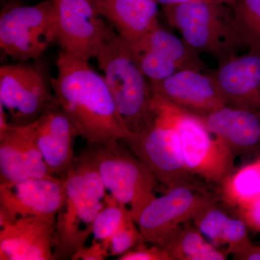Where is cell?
Wrapping results in <instances>:
<instances>
[{
  "label": "cell",
  "mask_w": 260,
  "mask_h": 260,
  "mask_svg": "<svg viewBox=\"0 0 260 260\" xmlns=\"http://www.w3.org/2000/svg\"><path fill=\"white\" fill-rule=\"evenodd\" d=\"M56 69V77H51L53 90L78 136L90 145H116L129 138L104 76L89 61L60 51Z\"/></svg>",
  "instance_id": "cell-1"
},
{
  "label": "cell",
  "mask_w": 260,
  "mask_h": 260,
  "mask_svg": "<svg viewBox=\"0 0 260 260\" xmlns=\"http://www.w3.org/2000/svg\"><path fill=\"white\" fill-rule=\"evenodd\" d=\"M64 177L66 198L56 215L54 238L57 260L73 259L85 246L107 195L90 149L75 158Z\"/></svg>",
  "instance_id": "cell-2"
},
{
  "label": "cell",
  "mask_w": 260,
  "mask_h": 260,
  "mask_svg": "<svg viewBox=\"0 0 260 260\" xmlns=\"http://www.w3.org/2000/svg\"><path fill=\"white\" fill-rule=\"evenodd\" d=\"M96 59L124 125L130 135L138 133L151 120L150 82L135 62L125 41L114 30Z\"/></svg>",
  "instance_id": "cell-3"
},
{
  "label": "cell",
  "mask_w": 260,
  "mask_h": 260,
  "mask_svg": "<svg viewBox=\"0 0 260 260\" xmlns=\"http://www.w3.org/2000/svg\"><path fill=\"white\" fill-rule=\"evenodd\" d=\"M162 9L169 25L199 54H210L220 63L237 55L239 48L244 47L227 5L198 0L165 5Z\"/></svg>",
  "instance_id": "cell-4"
},
{
  "label": "cell",
  "mask_w": 260,
  "mask_h": 260,
  "mask_svg": "<svg viewBox=\"0 0 260 260\" xmlns=\"http://www.w3.org/2000/svg\"><path fill=\"white\" fill-rule=\"evenodd\" d=\"M153 106L177 130L184 161L193 175L218 186L235 170V155L200 116L153 93Z\"/></svg>",
  "instance_id": "cell-5"
},
{
  "label": "cell",
  "mask_w": 260,
  "mask_h": 260,
  "mask_svg": "<svg viewBox=\"0 0 260 260\" xmlns=\"http://www.w3.org/2000/svg\"><path fill=\"white\" fill-rule=\"evenodd\" d=\"M95 165L113 198L124 205L135 222L155 195L156 177L129 150L116 145H90Z\"/></svg>",
  "instance_id": "cell-6"
},
{
  "label": "cell",
  "mask_w": 260,
  "mask_h": 260,
  "mask_svg": "<svg viewBox=\"0 0 260 260\" xmlns=\"http://www.w3.org/2000/svg\"><path fill=\"white\" fill-rule=\"evenodd\" d=\"M0 104L11 119L10 124H31L44 113L59 107L51 77L40 59L18 61L0 68Z\"/></svg>",
  "instance_id": "cell-7"
},
{
  "label": "cell",
  "mask_w": 260,
  "mask_h": 260,
  "mask_svg": "<svg viewBox=\"0 0 260 260\" xmlns=\"http://www.w3.org/2000/svg\"><path fill=\"white\" fill-rule=\"evenodd\" d=\"M56 42L55 13L51 0L1 8L0 47L18 61L40 59Z\"/></svg>",
  "instance_id": "cell-8"
},
{
  "label": "cell",
  "mask_w": 260,
  "mask_h": 260,
  "mask_svg": "<svg viewBox=\"0 0 260 260\" xmlns=\"http://www.w3.org/2000/svg\"><path fill=\"white\" fill-rule=\"evenodd\" d=\"M152 119L138 133L124 141L128 148L153 172L158 182L168 188L198 185L186 167L177 130L152 102Z\"/></svg>",
  "instance_id": "cell-9"
},
{
  "label": "cell",
  "mask_w": 260,
  "mask_h": 260,
  "mask_svg": "<svg viewBox=\"0 0 260 260\" xmlns=\"http://www.w3.org/2000/svg\"><path fill=\"white\" fill-rule=\"evenodd\" d=\"M216 197L205 194L198 185L168 188L165 194L147 205L136 223L144 242L162 246L180 228L195 217Z\"/></svg>",
  "instance_id": "cell-10"
},
{
  "label": "cell",
  "mask_w": 260,
  "mask_h": 260,
  "mask_svg": "<svg viewBox=\"0 0 260 260\" xmlns=\"http://www.w3.org/2000/svg\"><path fill=\"white\" fill-rule=\"evenodd\" d=\"M55 13L56 42L61 51L89 61L96 58L113 30L90 0H51Z\"/></svg>",
  "instance_id": "cell-11"
},
{
  "label": "cell",
  "mask_w": 260,
  "mask_h": 260,
  "mask_svg": "<svg viewBox=\"0 0 260 260\" xmlns=\"http://www.w3.org/2000/svg\"><path fill=\"white\" fill-rule=\"evenodd\" d=\"M126 44L138 68L150 82L160 81L181 70L207 69L198 53L160 25L139 40Z\"/></svg>",
  "instance_id": "cell-12"
},
{
  "label": "cell",
  "mask_w": 260,
  "mask_h": 260,
  "mask_svg": "<svg viewBox=\"0 0 260 260\" xmlns=\"http://www.w3.org/2000/svg\"><path fill=\"white\" fill-rule=\"evenodd\" d=\"M65 198L64 177L30 178L0 184V219L28 215L56 219Z\"/></svg>",
  "instance_id": "cell-13"
},
{
  "label": "cell",
  "mask_w": 260,
  "mask_h": 260,
  "mask_svg": "<svg viewBox=\"0 0 260 260\" xmlns=\"http://www.w3.org/2000/svg\"><path fill=\"white\" fill-rule=\"evenodd\" d=\"M36 125L10 124L0 131V184L53 177L38 145Z\"/></svg>",
  "instance_id": "cell-14"
},
{
  "label": "cell",
  "mask_w": 260,
  "mask_h": 260,
  "mask_svg": "<svg viewBox=\"0 0 260 260\" xmlns=\"http://www.w3.org/2000/svg\"><path fill=\"white\" fill-rule=\"evenodd\" d=\"M54 218L0 219V259L53 260Z\"/></svg>",
  "instance_id": "cell-15"
},
{
  "label": "cell",
  "mask_w": 260,
  "mask_h": 260,
  "mask_svg": "<svg viewBox=\"0 0 260 260\" xmlns=\"http://www.w3.org/2000/svg\"><path fill=\"white\" fill-rule=\"evenodd\" d=\"M150 84L153 94L195 115L204 116L226 106L210 72L181 70Z\"/></svg>",
  "instance_id": "cell-16"
},
{
  "label": "cell",
  "mask_w": 260,
  "mask_h": 260,
  "mask_svg": "<svg viewBox=\"0 0 260 260\" xmlns=\"http://www.w3.org/2000/svg\"><path fill=\"white\" fill-rule=\"evenodd\" d=\"M210 73L225 105L260 111V53L233 56Z\"/></svg>",
  "instance_id": "cell-17"
},
{
  "label": "cell",
  "mask_w": 260,
  "mask_h": 260,
  "mask_svg": "<svg viewBox=\"0 0 260 260\" xmlns=\"http://www.w3.org/2000/svg\"><path fill=\"white\" fill-rule=\"evenodd\" d=\"M200 117L235 156H260V111L225 106Z\"/></svg>",
  "instance_id": "cell-18"
},
{
  "label": "cell",
  "mask_w": 260,
  "mask_h": 260,
  "mask_svg": "<svg viewBox=\"0 0 260 260\" xmlns=\"http://www.w3.org/2000/svg\"><path fill=\"white\" fill-rule=\"evenodd\" d=\"M36 124L38 145L48 170L53 177H64L76 158L75 124L60 106L43 114Z\"/></svg>",
  "instance_id": "cell-19"
},
{
  "label": "cell",
  "mask_w": 260,
  "mask_h": 260,
  "mask_svg": "<svg viewBox=\"0 0 260 260\" xmlns=\"http://www.w3.org/2000/svg\"><path fill=\"white\" fill-rule=\"evenodd\" d=\"M91 3L126 42L139 40L159 25L158 4L152 0H94Z\"/></svg>",
  "instance_id": "cell-20"
},
{
  "label": "cell",
  "mask_w": 260,
  "mask_h": 260,
  "mask_svg": "<svg viewBox=\"0 0 260 260\" xmlns=\"http://www.w3.org/2000/svg\"><path fill=\"white\" fill-rule=\"evenodd\" d=\"M216 198L236 211L260 198V156L234 171L219 184Z\"/></svg>",
  "instance_id": "cell-21"
},
{
  "label": "cell",
  "mask_w": 260,
  "mask_h": 260,
  "mask_svg": "<svg viewBox=\"0 0 260 260\" xmlns=\"http://www.w3.org/2000/svg\"><path fill=\"white\" fill-rule=\"evenodd\" d=\"M171 260H225L228 251L210 244L194 225H183L162 246Z\"/></svg>",
  "instance_id": "cell-22"
},
{
  "label": "cell",
  "mask_w": 260,
  "mask_h": 260,
  "mask_svg": "<svg viewBox=\"0 0 260 260\" xmlns=\"http://www.w3.org/2000/svg\"><path fill=\"white\" fill-rule=\"evenodd\" d=\"M230 8L243 45L260 53V0H236Z\"/></svg>",
  "instance_id": "cell-23"
},
{
  "label": "cell",
  "mask_w": 260,
  "mask_h": 260,
  "mask_svg": "<svg viewBox=\"0 0 260 260\" xmlns=\"http://www.w3.org/2000/svg\"><path fill=\"white\" fill-rule=\"evenodd\" d=\"M133 218L129 210L121 204L112 194H107L104 206L93 224V240L102 242L109 250V243L114 233L128 219Z\"/></svg>",
  "instance_id": "cell-24"
},
{
  "label": "cell",
  "mask_w": 260,
  "mask_h": 260,
  "mask_svg": "<svg viewBox=\"0 0 260 260\" xmlns=\"http://www.w3.org/2000/svg\"><path fill=\"white\" fill-rule=\"evenodd\" d=\"M230 217L218 199L205 207L192 220L202 235L215 247L222 245V235Z\"/></svg>",
  "instance_id": "cell-25"
},
{
  "label": "cell",
  "mask_w": 260,
  "mask_h": 260,
  "mask_svg": "<svg viewBox=\"0 0 260 260\" xmlns=\"http://www.w3.org/2000/svg\"><path fill=\"white\" fill-rule=\"evenodd\" d=\"M143 241L144 239L136 222L133 218L128 219L111 238L109 243V256L119 257Z\"/></svg>",
  "instance_id": "cell-26"
},
{
  "label": "cell",
  "mask_w": 260,
  "mask_h": 260,
  "mask_svg": "<svg viewBox=\"0 0 260 260\" xmlns=\"http://www.w3.org/2000/svg\"><path fill=\"white\" fill-rule=\"evenodd\" d=\"M248 229L239 217L229 219L222 235V245L228 246V252L234 254L252 243L248 235Z\"/></svg>",
  "instance_id": "cell-27"
},
{
  "label": "cell",
  "mask_w": 260,
  "mask_h": 260,
  "mask_svg": "<svg viewBox=\"0 0 260 260\" xmlns=\"http://www.w3.org/2000/svg\"><path fill=\"white\" fill-rule=\"evenodd\" d=\"M148 243L141 242L133 248L117 258L119 260H171L169 254L162 246L154 245L149 246Z\"/></svg>",
  "instance_id": "cell-28"
},
{
  "label": "cell",
  "mask_w": 260,
  "mask_h": 260,
  "mask_svg": "<svg viewBox=\"0 0 260 260\" xmlns=\"http://www.w3.org/2000/svg\"><path fill=\"white\" fill-rule=\"evenodd\" d=\"M236 213L249 229L260 232V198L236 210Z\"/></svg>",
  "instance_id": "cell-29"
},
{
  "label": "cell",
  "mask_w": 260,
  "mask_h": 260,
  "mask_svg": "<svg viewBox=\"0 0 260 260\" xmlns=\"http://www.w3.org/2000/svg\"><path fill=\"white\" fill-rule=\"evenodd\" d=\"M109 256V250L102 242L93 240L90 246H82L75 255L73 260H104Z\"/></svg>",
  "instance_id": "cell-30"
},
{
  "label": "cell",
  "mask_w": 260,
  "mask_h": 260,
  "mask_svg": "<svg viewBox=\"0 0 260 260\" xmlns=\"http://www.w3.org/2000/svg\"><path fill=\"white\" fill-rule=\"evenodd\" d=\"M234 259L241 260H260V246L251 243L249 245L233 254Z\"/></svg>",
  "instance_id": "cell-31"
},
{
  "label": "cell",
  "mask_w": 260,
  "mask_h": 260,
  "mask_svg": "<svg viewBox=\"0 0 260 260\" xmlns=\"http://www.w3.org/2000/svg\"><path fill=\"white\" fill-rule=\"evenodd\" d=\"M152 1L155 2L157 4L160 3V4L165 6V5L178 4V3H186V2L198 1V0H152Z\"/></svg>",
  "instance_id": "cell-32"
},
{
  "label": "cell",
  "mask_w": 260,
  "mask_h": 260,
  "mask_svg": "<svg viewBox=\"0 0 260 260\" xmlns=\"http://www.w3.org/2000/svg\"><path fill=\"white\" fill-rule=\"evenodd\" d=\"M24 3L25 0H0L1 8L10 6V5H23Z\"/></svg>",
  "instance_id": "cell-33"
},
{
  "label": "cell",
  "mask_w": 260,
  "mask_h": 260,
  "mask_svg": "<svg viewBox=\"0 0 260 260\" xmlns=\"http://www.w3.org/2000/svg\"><path fill=\"white\" fill-rule=\"evenodd\" d=\"M213 1L231 7L233 4H234V2H235L236 0H213Z\"/></svg>",
  "instance_id": "cell-34"
},
{
  "label": "cell",
  "mask_w": 260,
  "mask_h": 260,
  "mask_svg": "<svg viewBox=\"0 0 260 260\" xmlns=\"http://www.w3.org/2000/svg\"><path fill=\"white\" fill-rule=\"evenodd\" d=\"M90 2H93L94 0H90Z\"/></svg>",
  "instance_id": "cell-35"
}]
</instances>
